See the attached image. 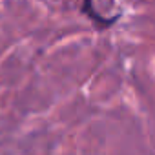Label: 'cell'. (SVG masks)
Masks as SVG:
<instances>
[{
  "label": "cell",
  "mask_w": 155,
  "mask_h": 155,
  "mask_svg": "<svg viewBox=\"0 0 155 155\" xmlns=\"http://www.w3.org/2000/svg\"><path fill=\"white\" fill-rule=\"evenodd\" d=\"M82 15H86L99 29H108L111 24H115L117 22V18L119 17H111V18H106L104 15H101L99 11H97V8H95V0H82Z\"/></svg>",
  "instance_id": "1"
}]
</instances>
